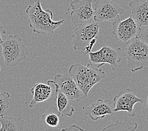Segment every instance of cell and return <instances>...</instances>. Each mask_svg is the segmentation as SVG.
Wrapping results in <instances>:
<instances>
[{
  "label": "cell",
  "mask_w": 148,
  "mask_h": 131,
  "mask_svg": "<svg viewBox=\"0 0 148 131\" xmlns=\"http://www.w3.org/2000/svg\"><path fill=\"white\" fill-rule=\"evenodd\" d=\"M112 34L116 39L122 43L127 44L137 35L139 27L134 19L130 16L127 19H119L112 22Z\"/></svg>",
  "instance_id": "cell-9"
},
{
  "label": "cell",
  "mask_w": 148,
  "mask_h": 131,
  "mask_svg": "<svg viewBox=\"0 0 148 131\" xmlns=\"http://www.w3.org/2000/svg\"><path fill=\"white\" fill-rule=\"evenodd\" d=\"M137 127L138 124L136 122H132L125 119L123 121L116 120L100 131H136Z\"/></svg>",
  "instance_id": "cell-18"
},
{
  "label": "cell",
  "mask_w": 148,
  "mask_h": 131,
  "mask_svg": "<svg viewBox=\"0 0 148 131\" xmlns=\"http://www.w3.org/2000/svg\"><path fill=\"white\" fill-rule=\"evenodd\" d=\"M124 56L132 73L148 68V45L137 36L126 44Z\"/></svg>",
  "instance_id": "cell-5"
},
{
  "label": "cell",
  "mask_w": 148,
  "mask_h": 131,
  "mask_svg": "<svg viewBox=\"0 0 148 131\" xmlns=\"http://www.w3.org/2000/svg\"><path fill=\"white\" fill-rule=\"evenodd\" d=\"M121 53V48L114 49L107 45L103 44L98 51L89 53L90 62L98 68L105 64H108L110 65L112 69L115 71L122 60Z\"/></svg>",
  "instance_id": "cell-6"
},
{
  "label": "cell",
  "mask_w": 148,
  "mask_h": 131,
  "mask_svg": "<svg viewBox=\"0 0 148 131\" xmlns=\"http://www.w3.org/2000/svg\"><path fill=\"white\" fill-rule=\"evenodd\" d=\"M129 6L131 10V16L139 28L148 27V0H133Z\"/></svg>",
  "instance_id": "cell-14"
},
{
  "label": "cell",
  "mask_w": 148,
  "mask_h": 131,
  "mask_svg": "<svg viewBox=\"0 0 148 131\" xmlns=\"http://www.w3.org/2000/svg\"><path fill=\"white\" fill-rule=\"evenodd\" d=\"M68 73L71 74L85 98L95 84L104 79L106 73L89 62L87 66L75 63L69 67Z\"/></svg>",
  "instance_id": "cell-2"
},
{
  "label": "cell",
  "mask_w": 148,
  "mask_h": 131,
  "mask_svg": "<svg viewBox=\"0 0 148 131\" xmlns=\"http://www.w3.org/2000/svg\"><path fill=\"white\" fill-rule=\"evenodd\" d=\"M0 93H1V92H0Z\"/></svg>",
  "instance_id": "cell-25"
},
{
  "label": "cell",
  "mask_w": 148,
  "mask_h": 131,
  "mask_svg": "<svg viewBox=\"0 0 148 131\" xmlns=\"http://www.w3.org/2000/svg\"><path fill=\"white\" fill-rule=\"evenodd\" d=\"M2 45V55L7 66L15 67L25 59L30 51L18 35H10Z\"/></svg>",
  "instance_id": "cell-4"
},
{
  "label": "cell",
  "mask_w": 148,
  "mask_h": 131,
  "mask_svg": "<svg viewBox=\"0 0 148 131\" xmlns=\"http://www.w3.org/2000/svg\"><path fill=\"white\" fill-rule=\"evenodd\" d=\"M60 131H84V130L79 126H77L76 125H72L69 127L62 129Z\"/></svg>",
  "instance_id": "cell-22"
},
{
  "label": "cell",
  "mask_w": 148,
  "mask_h": 131,
  "mask_svg": "<svg viewBox=\"0 0 148 131\" xmlns=\"http://www.w3.org/2000/svg\"><path fill=\"white\" fill-rule=\"evenodd\" d=\"M25 12L28 15L29 27L34 32L44 35L53 34L64 23V20H53V12L51 10H44L40 0H36L27 7Z\"/></svg>",
  "instance_id": "cell-1"
},
{
  "label": "cell",
  "mask_w": 148,
  "mask_h": 131,
  "mask_svg": "<svg viewBox=\"0 0 148 131\" xmlns=\"http://www.w3.org/2000/svg\"><path fill=\"white\" fill-rule=\"evenodd\" d=\"M100 28V22L95 21L76 27L72 35L74 50L83 51L85 54H88L96 44Z\"/></svg>",
  "instance_id": "cell-3"
},
{
  "label": "cell",
  "mask_w": 148,
  "mask_h": 131,
  "mask_svg": "<svg viewBox=\"0 0 148 131\" xmlns=\"http://www.w3.org/2000/svg\"><path fill=\"white\" fill-rule=\"evenodd\" d=\"M58 84L59 90L70 100L79 102L85 98L83 91L77 86L73 78L69 73L56 74L53 80Z\"/></svg>",
  "instance_id": "cell-11"
},
{
  "label": "cell",
  "mask_w": 148,
  "mask_h": 131,
  "mask_svg": "<svg viewBox=\"0 0 148 131\" xmlns=\"http://www.w3.org/2000/svg\"><path fill=\"white\" fill-rule=\"evenodd\" d=\"M54 86L56 98V106L60 115L62 117H71L75 111L70 99L59 90L58 84L54 81Z\"/></svg>",
  "instance_id": "cell-15"
},
{
  "label": "cell",
  "mask_w": 148,
  "mask_h": 131,
  "mask_svg": "<svg viewBox=\"0 0 148 131\" xmlns=\"http://www.w3.org/2000/svg\"><path fill=\"white\" fill-rule=\"evenodd\" d=\"M94 20L97 22H114L125 13V10L112 0H93Z\"/></svg>",
  "instance_id": "cell-7"
},
{
  "label": "cell",
  "mask_w": 148,
  "mask_h": 131,
  "mask_svg": "<svg viewBox=\"0 0 148 131\" xmlns=\"http://www.w3.org/2000/svg\"><path fill=\"white\" fill-rule=\"evenodd\" d=\"M10 94L8 91L0 93V117L5 115L10 105Z\"/></svg>",
  "instance_id": "cell-19"
},
{
  "label": "cell",
  "mask_w": 148,
  "mask_h": 131,
  "mask_svg": "<svg viewBox=\"0 0 148 131\" xmlns=\"http://www.w3.org/2000/svg\"><path fill=\"white\" fill-rule=\"evenodd\" d=\"M93 1V0H72L70 2L71 7L70 16L72 23L75 27L95 21Z\"/></svg>",
  "instance_id": "cell-8"
},
{
  "label": "cell",
  "mask_w": 148,
  "mask_h": 131,
  "mask_svg": "<svg viewBox=\"0 0 148 131\" xmlns=\"http://www.w3.org/2000/svg\"><path fill=\"white\" fill-rule=\"evenodd\" d=\"M0 131H23L25 121L14 117H0Z\"/></svg>",
  "instance_id": "cell-17"
},
{
  "label": "cell",
  "mask_w": 148,
  "mask_h": 131,
  "mask_svg": "<svg viewBox=\"0 0 148 131\" xmlns=\"http://www.w3.org/2000/svg\"><path fill=\"white\" fill-rule=\"evenodd\" d=\"M137 36L148 45V27L139 28Z\"/></svg>",
  "instance_id": "cell-20"
},
{
  "label": "cell",
  "mask_w": 148,
  "mask_h": 131,
  "mask_svg": "<svg viewBox=\"0 0 148 131\" xmlns=\"http://www.w3.org/2000/svg\"><path fill=\"white\" fill-rule=\"evenodd\" d=\"M142 113L144 116L145 117V118L147 120H148V95L146 100L144 102V104L142 108Z\"/></svg>",
  "instance_id": "cell-21"
},
{
  "label": "cell",
  "mask_w": 148,
  "mask_h": 131,
  "mask_svg": "<svg viewBox=\"0 0 148 131\" xmlns=\"http://www.w3.org/2000/svg\"><path fill=\"white\" fill-rule=\"evenodd\" d=\"M6 30L3 28L2 25L0 23V45H1V44L3 43V42H4V40H3L2 38V36L3 35H4L5 34H6Z\"/></svg>",
  "instance_id": "cell-23"
},
{
  "label": "cell",
  "mask_w": 148,
  "mask_h": 131,
  "mask_svg": "<svg viewBox=\"0 0 148 131\" xmlns=\"http://www.w3.org/2000/svg\"><path fill=\"white\" fill-rule=\"evenodd\" d=\"M0 71H1V66H0Z\"/></svg>",
  "instance_id": "cell-24"
},
{
  "label": "cell",
  "mask_w": 148,
  "mask_h": 131,
  "mask_svg": "<svg viewBox=\"0 0 148 131\" xmlns=\"http://www.w3.org/2000/svg\"><path fill=\"white\" fill-rule=\"evenodd\" d=\"M53 80H48L47 84L37 83L31 88V93L33 95L29 107L32 108L37 104L51 100L53 95Z\"/></svg>",
  "instance_id": "cell-13"
},
{
  "label": "cell",
  "mask_w": 148,
  "mask_h": 131,
  "mask_svg": "<svg viewBox=\"0 0 148 131\" xmlns=\"http://www.w3.org/2000/svg\"><path fill=\"white\" fill-rule=\"evenodd\" d=\"M84 114L94 121L105 118L107 115L115 114L114 103L110 100L98 99L96 102L84 108Z\"/></svg>",
  "instance_id": "cell-12"
},
{
  "label": "cell",
  "mask_w": 148,
  "mask_h": 131,
  "mask_svg": "<svg viewBox=\"0 0 148 131\" xmlns=\"http://www.w3.org/2000/svg\"><path fill=\"white\" fill-rule=\"evenodd\" d=\"M59 113L54 107L47 110L42 115L40 121L44 125L45 131H56L60 123Z\"/></svg>",
  "instance_id": "cell-16"
},
{
  "label": "cell",
  "mask_w": 148,
  "mask_h": 131,
  "mask_svg": "<svg viewBox=\"0 0 148 131\" xmlns=\"http://www.w3.org/2000/svg\"><path fill=\"white\" fill-rule=\"evenodd\" d=\"M113 101L114 112H127L129 117H133L136 115L134 111L135 104L137 103L143 102V99L137 97L130 88H127L115 95Z\"/></svg>",
  "instance_id": "cell-10"
}]
</instances>
